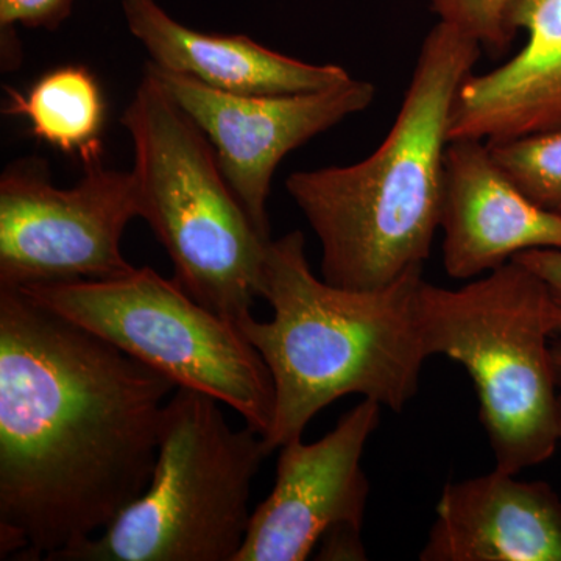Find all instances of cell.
<instances>
[{"label":"cell","mask_w":561,"mask_h":561,"mask_svg":"<svg viewBox=\"0 0 561 561\" xmlns=\"http://www.w3.org/2000/svg\"><path fill=\"white\" fill-rule=\"evenodd\" d=\"M382 405L362 400L323 438L280 446L276 482L251 513L234 561H302L337 524L362 527L370 481L362 456L381 423Z\"/></svg>","instance_id":"10"},{"label":"cell","mask_w":561,"mask_h":561,"mask_svg":"<svg viewBox=\"0 0 561 561\" xmlns=\"http://www.w3.org/2000/svg\"><path fill=\"white\" fill-rule=\"evenodd\" d=\"M7 91L5 113L27 119L35 138L79 157L84 165L101 160L105 102L98 80L84 66L50 70L25 95Z\"/></svg>","instance_id":"15"},{"label":"cell","mask_w":561,"mask_h":561,"mask_svg":"<svg viewBox=\"0 0 561 561\" xmlns=\"http://www.w3.org/2000/svg\"><path fill=\"white\" fill-rule=\"evenodd\" d=\"M481 55L478 41L438 21L381 146L356 164L290 173L287 192L320 241L324 280L378 289L431 256L453 103Z\"/></svg>","instance_id":"2"},{"label":"cell","mask_w":561,"mask_h":561,"mask_svg":"<svg viewBox=\"0 0 561 561\" xmlns=\"http://www.w3.org/2000/svg\"><path fill=\"white\" fill-rule=\"evenodd\" d=\"M553 362H556L557 378L561 387V334L552 343Z\"/></svg>","instance_id":"21"},{"label":"cell","mask_w":561,"mask_h":561,"mask_svg":"<svg viewBox=\"0 0 561 561\" xmlns=\"http://www.w3.org/2000/svg\"><path fill=\"white\" fill-rule=\"evenodd\" d=\"M516 32L522 50L500 68L460 84L448 138L485 142L561 130V0H518Z\"/></svg>","instance_id":"13"},{"label":"cell","mask_w":561,"mask_h":561,"mask_svg":"<svg viewBox=\"0 0 561 561\" xmlns=\"http://www.w3.org/2000/svg\"><path fill=\"white\" fill-rule=\"evenodd\" d=\"M176 105L208 138L225 180L257 231L271 238L267 203L273 175L291 150L371 106L370 81L298 94L241 95L205 87L147 62Z\"/></svg>","instance_id":"9"},{"label":"cell","mask_w":561,"mask_h":561,"mask_svg":"<svg viewBox=\"0 0 561 561\" xmlns=\"http://www.w3.org/2000/svg\"><path fill=\"white\" fill-rule=\"evenodd\" d=\"M25 295L161 373L176 389L202 391L234 409L264 437L275 389L260 353L234 321L195 301L150 267L110 279L33 284Z\"/></svg>","instance_id":"7"},{"label":"cell","mask_w":561,"mask_h":561,"mask_svg":"<svg viewBox=\"0 0 561 561\" xmlns=\"http://www.w3.org/2000/svg\"><path fill=\"white\" fill-rule=\"evenodd\" d=\"M512 261L526 265L529 271L537 273L551 290L553 300L561 311V250L538 249L524 251Z\"/></svg>","instance_id":"20"},{"label":"cell","mask_w":561,"mask_h":561,"mask_svg":"<svg viewBox=\"0 0 561 561\" xmlns=\"http://www.w3.org/2000/svg\"><path fill=\"white\" fill-rule=\"evenodd\" d=\"M139 217L133 172L84 165L69 190L51 184L46 161L24 158L0 176V287L110 279L131 272L121 243Z\"/></svg>","instance_id":"8"},{"label":"cell","mask_w":561,"mask_h":561,"mask_svg":"<svg viewBox=\"0 0 561 561\" xmlns=\"http://www.w3.org/2000/svg\"><path fill=\"white\" fill-rule=\"evenodd\" d=\"M494 470L448 482L421 561H561V497L545 481Z\"/></svg>","instance_id":"12"},{"label":"cell","mask_w":561,"mask_h":561,"mask_svg":"<svg viewBox=\"0 0 561 561\" xmlns=\"http://www.w3.org/2000/svg\"><path fill=\"white\" fill-rule=\"evenodd\" d=\"M122 125L135 149L139 217L168 251L176 283L238 323L261 298L272 239L242 208L208 138L147 70Z\"/></svg>","instance_id":"5"},{"label":"cell","mask_w":561,"mask_h":561,"mask_svg":"<svg viewBox=\"0 0 561 561\" xmlns=\"http://www.w3.org/2000/svg\"><path fill=\"white\" fill-rule=\"evenodd\" d=\"M171 379L0 287V556L55 561L146 491Z\"/></svg>","instance_id":"1"},{"label":"cell","mask_w":561,"mask_h":561,"mask_svg":"<svg viewBox=\"0 0 561 561\" xmlns=\"http://www.w3.org/2000/svg\"><path fill=\"white\" fill-rule=\"evenodd\" d=\"M438 21L478 41L482 50L502 55L512 46L516 28L512 11L518 0H426Z\"/></svg>","instance_id":"17"},{"label":"cell","mask_w":561,"mask_h":561,"mask_svg":"<svg viewBox=\"0 0 561 561\" xmlns=\"http://www.w3.org/2000/svg\"><path fill=\"white\" fill-rule=\"evenodd\" d=\"M128 32L149 65L213 90L241 95L323 91L353 79L337 65H312L245 35H210L181 24L158 0H121Z\"/></svg>","instance_id":"14"},{"label":"cell","mask_w":561,"mask_h":561,"mask_svg":"<svg viewBox=\"0 0 561 561\" xmlns=\"http://www.w3.org/2000/svg\"><path fill=\"white\" fill-rule=\"evenodd\" d=\"M486 144L523 194L541 208L561 214V130Z\"/></svg>","instance_id":"16"},{"label":"cell","mask_w":561,"mask_h":561,"mask_svg":"<svg viewBox=\"0 0 561 561\" xmlns=\"http://www.w3.org/2000/svg\"><path fill=\"white\" fill-rule=\"evenodd\" d=\"M220 404L202 391L173 393L149 486L55 561H234L249 531L251 483L268 454L260 432L232 430Z\"/></svg>","instance_id":"6"},{"label":"cell","mask_w":561,"mask_h":561,"mask_svg":"<svg viewBox=\"0 0 561 561\" xmlns=\"http://www.w3.org/2000/svg\"><path fill=\"white\" fill-rule=\"evenodd\" d=\"M73 0H0V31L55 32L69 20Z\"/></svg>","instance_id":"18"},{"label":"cell","mask_w":561,"mask_h":561,"mask_svg":"<svg viewBox=\"0 0 561 561\" xmlns=\"http://www.w3.org/2000/svg\"><path fill=\"white\" fill-rule=\"evenodd\" d=\"M560 443H561V391H560Z\"/></svg>","instance_id":"22"},{"label":"cell","mask_w":561,"mask_h":561,"mask_svg":"<svg viewBox=\"0 0 561 561\" xmlns=\"http://www.w3.org/2000/svg\"><path fill=\"white\" fill-rule=\"evenodd\" d=\"M443 267L454 279H476L519 253L561 250V214L518 190L479 139L449 140L443 172Z\"/></svg>","instance_id":"11"},{"label":"cell","mask_w":561,"mask_h":561,"mask_svg":"<svg viewBox=\"0 0 561 561\" xmlns=\"http://www.w3.org/2000/svg\"><path fill=\"white\" fill-rule=\"evenodd\" d=\"M362 527L356 524H337L324 531L317 545V560L353 561L367 560L364 542L360 537Z\"/></svg>","instance_id":"19"},{"label":"cell","mask_w":561,"mask_h":561,"mask_svg":"<svg viewBox=\"0 0 561 561\" xmlns=\"http://www.w3.org/2000/svg\"><path fill=\"white\" fill-rule=\"evenodd\" d=\"M427 356L460 364L474 382L494 467L519 472L551 459L560 443L552 343L561 311L545 280L519 262L459 289L420 290Z\"/></svg>","instance_id":"4"},{"label":"cell","mask_w":561,"mask_h":561,"mask_svg":"<svg viewBox=\"0 0 561 561\" xmlns=\"http://www.w3.org/2000/svg\"><path fill=\"white\" fill-rule=\"evenodd\" d=\"M423 267L378 289H346L317 278L301 231L268 242L261 298L271 321L238 328L260 353L275 389V415L262 437L268 456L302 437L317 413L360 394L401 412L420 390L430 359L420 321Z\"/></svg>","instance_id":"3"}]
</instances>
